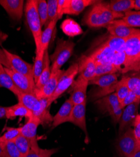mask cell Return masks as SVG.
<instances>
[{
	"label": "cell",
	"instance_id": "6da1fadb",
	"mask_svg": "<svg viewBox=\"0 0 140 157\" xmlns=\"http://www.w3.org/2000/svg\"><path fill=\"white\" fill-rule=\"evenodd\" d=\"M124 14L113 12L109 3L98 2L91 6L83 19V23L90 28L107 27L112 21L121 19Z\"/></svg>",
	"mask_w": 140,
	"mask_h": 157
},
{
	"label": "cell",
	"instance_id": "7a4b0ae2",
	"mask_svg": "<svg viewBox=\"0 0 140 157\" xmlns=\"http://www.w3.org/2000/svg\"><path fill=\"white\" fill-rule=\"evenodd\" d=\"M126 62L123 74L140 72V30L126 40Z\"/></svg>",
	"mask_w": 140,
	"mask_h": 157
},
{
	"label": "cell",
	"instance_id": "3957f363",
	"mask_svg": "<svg viewBox=\"0 0 140 157\" xmlns=\"http://www.w3.org/2000/svg\"><path fill=\"white\" fill-rule=\"evenodd\" d=\"M25 18L33 35L35 44V53L39 52L42 33V25L37 10L36 0H28L24 8Z\"/></svg>",
	"mask_w": 140,
	"mask_h": 157
},
{
	"label": "cell",
	"instance_id": "277c9868",
	"mask_svg": "<svg viewBox=\"0 0 140 157\" xmlns=\"http://www.w3.org/2000/svg\"><path fill=\"white\" fill-rule=\"evenodd\" d=\"M75 44L71 40H64L59 38L54 53L49 56L50 60L52 62L51 72H54L62 67L73 53Z\"/></svg>",
	"mask_w": 140,
	"mask_h": 157
},
{
	"label": "cell",
	"instance_id": "5b68a950",
	"mask_svg": "<svg viewBox=\"0 0 140 157\" xmlns=\"http://www.w3.org/2000/svg\"><path fill=\"white\" fill-rule=\"evenodd\" d=\"M95 103L102 113L109 114L114 123H119L123 109L115 93L96 101Z\"/></svg>",
	"mask_w": 140,
	"mask_h": 157
},
{
	"label": "cell",
	"instance_id": "8992f818",
	"mask_svg": "<svg viewBox=\"0 0 140 157\" xmlns=\"http://www.w3.org/2000/svg\"><path fill=\"white\" fill-rule=\"evenodd\" d=\"M116 149L121 157H133L138 150L131 128L119 135L116 142Z\"/></svg>",
	"mask_w": 140,
	"mask_h": 157
},
{
	"label": "cell",
	"instance_id": "52a82bcc",
	"mask_svg": "<svg viewBox=\"0 0 140 157\" xmlns=\"http://www.w3.org/2000/svg\"><path fill=\"white\" fill-rule=\"evenodd\" d=\"M78 74V63H74L65 71L61 77L59 78L58 86L55 90L54 93L52 97L48 99V105L50 106L54 101L59 98L65 91L71 86L76 76Z\"/></svg>",
	"mask_w": 140,
	"mask_h": 157
},
{
	"label": "cell",
	"instance_id": "ba28073f",
	"mask_svg": "<svg viewBox=\"0 0 140 157\" xmlns=\"http://www.w3.org/2000/svg\"><path fill=\"white\" fill-rule=\"evenodd\" d=\"M116 52L110 48L104 41L95 45L86 56L93 59L95 63H110L113 64Z\"/></svg>",
	"mask_w": 140,
	"mask_h": 157
},
{
	"label": "cell",
	"instance_id": "9c48e42d",
	"mask_svg": "<svg viewBox=\"0 0 140 157\" xmlns=\"http://www.w3.org/2000/svg\"><path fill=\"white\" fill-rule=\"evenodd\" d=\"M5 69L21 93L35 94V83L34 79L17 72L12 69H8L6 67H5Z\"/></svg>",
	"mask_w": 140,
	"mask_h": 157
},
{
	"label": "cell",
	"instance_id": "30bf717a",
	"mask_svg": "<svg viewBox=\"0 0 140 157\" xmlns=\"http://www.w3.org/2000/svg\"><path fill=\"white\" fill-rule=\"evenodd\" d=\"M3 50L10 63L11 69L34 79L33 65L32 64L24 61L20 57L11 53L6 49L3 48Z\"/></svg>",
	"mask_w": 140,
	"mask_h": 157
},
{
	"label": "cell",
	"instance_id": "8fae6325",
	"mask_svg": "<svg viewBox=\"0 0 140 157\" xmlns=\"http://www.w3.org/2000/svg\"><path fill=\"white\" fill-rule=\"evenodd\" d=\"M40 124H41L40 120L33 115L28 119L26 123L22 127H20L21 135L30 140L32 145L31 149L35 151H39L41 149L38 145L37 140V128Z\"/></svg>",
	"mask_w": 140,
	"mask_h": 157
},
{
	"label": "cell",
	"instance_id": "7c38bea8",
	"mask_svg": "<svg viewBox=\"0 0 140 157\" xmlns=\"http://www.w3.org/2000/svg\"><path fill=\"white\" fill-rule=\"evenodd\" d=\"M139 101L133 103L125 107L119 121V135H121L126 131L133 126V123L137 116Z\"/></svg>",
	"mask_w": 140,
	"mask_h": 157
},
{
	"label": "cell",
	"instance_id": "4fadbf2b",
	"mask_svg": "<svg viewBox=\"0 0 140 157\" xmlns=\"http://www.w3.org/2000/svg\"><path fill=\"white\" fill-rule=\"evenodd\" d=\"M65 70H59L56 72H52L49 79L46 84L40 89H35V94L39 99H49L54 93L58 84L59 78L64 73Z\"/></svg>",
	"mask_w": 140,
	"mask_h": 157
},
{
	"label": "cell",
	"instance_id": "5bb4252c",
	"mask_svg": "<svg viewBox=\"0 0 140 157\" xmlns=\"http://www.w3.org/2000/svg\"><path fill=\"white\" fill-rule=\"evenodd\" d=\"M86 100L81 104L74 105L69 123L78 126L84 132L86 136V142H88V132L86 123Z\"/></svg>",
	"mask_w": 140,
	"mask_h": 157
},
{
	"label": "cell",
	"instance_id": "9a60e30c",
	"mask_svg": "<svg viewBox=\"0 0 140 157\" xmlns=\"http://www.w3.org/2000/svg\"><path fill=\"white\" fill-rule=\"evenodd\" d=\"M88 81L79 75L73 82L72 91L70 99L74 105L81 104L86 99V90L88 86Z\"/></svg>",
	"mask_w": 140,
	"mask_h": 157
},
{
	"label": "cell",
	"instance_id": "2e32d148",
	"mask_svg": "<svg viewBox=\"0 0 140 157\" xmlns=\"http://www.w3.org/2000/svg\"><path fill=\"white\" fill-rule=\"evenodd\" d=\"M23 0H0V5L7 12L8 15L15 21L21 20L24 10Z\"/></svg>",
	"mask_w": 140,
	"mask_h": 157
},
{
	"label": "cell",
	"instance_id": "e0dca14e",
	"mask_svg": "<svg viewBox=\"0 0 140 157\" xmlns=\"http://www.w3.org/2000/svg\"><path fill=\"white\" fill-rule=\"evenodd\" d=\"M18 102L30 110L34 116H37L42 108V102L38 98L35 94L21 93L17 96Z\"/></svg>",
	"mask_w": 140,
	"mask_h": 157
},
{
	"label": "cell",
	"instance_id": "ac0fdd59",
	"mask_svg": "<svg viewBox=\"0 0 140 157\" xmlns=\"http://www.w3.org/2000/svg\"><path fill=\"white\" fill-rule=\"evenodd\" d=\"M78 73L88 82L95 77V63L90 56L84 55L82 56L78 62Z\"/></svg>",
	"mask_w": 140,
	"mask_h": 157
},
{
	"label": "cell",
	"instance_id": "d6986e66",
	"mask_svg": "<svg viewBox=\"0 0 140 157\" xmlns=\"http://www.w3.org/2000/svg\"><path fill=\"white\" fill-rule=\"evenodd\" d=\"M109 33L114 36L120 38L127 39L139 32V29L128 27L118 23L115 20L112 21L106 27Z\"/></svg>",
	"mask_w": 140,
	"mask_h": 157
},
{
	"label": "cell",
	"instance_id": "ffe728a7",
	"mask_svg": "<svg viewBox=\"0 0 140 157\" xmlns=\"http://www.w3.org/2000/svg\"><path fill=\"white\" fill-rule=\"evenodd\" d=\"M73 106L74 104L70 98L65 101L58 113L53 117L52 122L53 129L63 123H69Z\"/></svg>",
	"mask_w": 140,
	"mask_h": 157
},
{
	"label": "cell",
	"instance_id": "44dd1931",
	"mask_svg": "<svg viewBox=\"0 0 140 157\" xmlns=\"http://www.w3.org/2000/svg\"><path fill=\"white\" fill-rule=\"evenodd\" d=\"M97 2L94 0H66L64 14L78 15L86 7L92 6Z\"/></svg>",
	"mask_w": 140,
	"mask_h": 157
},
{
	"label": "cell",
	"instance_id": "7402d4cb",
	"mask_svg": "<svg viewBox=\"0 0 140 157\" xmlns=\"http://www.w3.org/2000/svg\"><path fill=\"white\" fill-rule=\"evenodd\" d=\"M119 75L116 73L97 76L89 81L88 84L97 85L99 87L105 88L116 86L118 82Z\"/></svg>",
	"mask_w": 140,
	"mask_h": 157
},
{
	"label": "cell",
	"instance_id": "603a6c76",
	"mask_svg": "<svg viewBox=\"0 0 140 157\" xmlns=\"http://www.w3.org/2000/svg\"><path fill=\"white\" fill-rule=\"evenodd\" d=\"M32 116V113L19 102L15 105L6 107V118L9 120H13L17 117H25L29 119Z\"/></svg>",
	"mask_w": 140,
	"mask_h": 157
},
{
	"label": "cell",
	"instance_id": "cb8c5ba5",
	"mask_svg": "<svg viewBox=\"0 0 140 157\" xmlns=\"http://www.w3.org/2000/svg\"><path fill=\"white\" fill-rule=\"evenodd\" d=\"M50 57L49 55L48 50H47L44 56L43 61V68L41 74L38 79L37 82L35 83V89H41L48 81L49 78L51 75V66L50 65Z\"/></svg>",
	"mask_w": 140,
	"mask_h": 157
},
{
	"label": "cell",
	"instance_id": "d4e9b609",
	"mask_svg": "<svg viewBox=\"0 0 140 157\" xmlns=\"http://www.w3.org/2000/svg\"><path fill=\"white\" fill-rule=\"evenodd\" d=\"M115 21L128 27H140V11L131 10L126 12L122 18Z\"/></svg>",
	"mask_w": 140,
	"mask_h": 157
},
{
	"label": "cell",
	"instance_id": "484cf974",
	"mask_svg": "<svg viewBox=\"0 0 140 157\" xmlns=\"http://www.w3.org/2000/svg\"><path fill=\"white\" fill-rule=\"evenodd\" d=\"M0 87L8 89L17 97L21 93L2 64H0Z\"/></svg>",
	"mask_w": 140,
	"mask_h": 157
},
{
	"label": "cell",
	"instance_id": "4316f807",
	"mask_svg": "<svg viewBox=\"0 0 140 157\" xmlns=\"http://www.w3.org/2000/svg\"><path fill=\"white\" fill-rule=\"evenodd\" d=\"M109 7L116 13L124 14L126 12L132 10L134 8V0H112Z\"/></svg>",
	"mask_w": 140,
	"mask_h": 157
},
{
	"label": "cell",
	"instance_id": "83f0119b",
	"mask_svg": "<svg viewBox=\"0 0 140 157\" xmlns=\"http://www.w3.org/2000/svg\"><path fill=\"white\" fill-rule=\"evenodd\" d=\"M61 29L66 35L73 37L83 33L80 25L71 18H67L61 25Z\"/></svg>",
	"mask_w": 140,
	"mask_h": 157
},
{
	"label": "cell",
	"instance_id": "f1b7e54d",
	"mask_svg": "<svg viewBox=\"0 0 140 157\" xmlns=\"http://www.w3.org/2000/svg\"><path fill=\"white\" fill-rule=\"evenodd\" d=\"M58 21V20H54L51 22H50L46 27L45 30L42 32L41 38V46L39 51L45 52L48 50L50 40H51Z\"/></svg>",
	"mask_w": 140,
	"mask_h": 157
},
{
	"label": "cell",
	"instance_id": "f546056e",
	"mask_svg": "<svg viewBox=\"0 0 140 157\" xmlns=\"http://www.w3.org/2000/svg\"><path fill=\"white\" fill-rule=\"evenodd\" d=\"M104 42L116 53L124 52L126 45V40L124 39L114 36L109 34L104 40Z\"/></svg>",
	"mask_w": 140,
	"mask_h": 157
},
{
	"label": "cell",
	"instance_id": "4dcf8cb0",
	"mask_svg": "<svg viewBox=\"0 0 140 157\" xmlns=\"http://www.w3.org/2000/svg\"><path fill=\"white\" fill-rule=\"evenodd\" d=\"M45 52L39 51L35 53L34 64L33 65V75L35 83H36L38 79H39L42 71L44 56Z\"/></svg>",
	"mask_w": 140,
	"mask_h": 157
},
{
	"label": "cell",
	"instance_id": "1f68e13d",
	"mask_svg": "<svg viewBox=\"0 0 140 157\" xmlns=\"http://www.w3.org/2000/svg\"><path fill=\"white\" fill-rule=\"evenodd\" d=\"M127 77H122L121 79L118 81L116 86L115 93L120 103L123 101V99L130 92L128 83H127Z\"/></svg>",
	"mask_w": 140,
	"mask_h": 157
},
{
	"label": "cell",
	"instance_id": "d6a6232c",
	"mask_svg": "<svg viewBox=\"0 0 140 157\" xmlns=\"http://www.w3.org/2000/svg\"><path fill=\"white\" fill-rule=\"evenodd\" d=\"M14 143L23 157L26 155L31 150L32 145L30 140L22 135L18 136L14 140Z\"/></svg>",
	"mask_w": 140,
	"mask_h": 157
},
{
	"label": "cell",
	"instance_id": "836d02e7",
	"mask_svg": "<svg viewBox=\"0 0 140 157\" xmlns=\"http://www.w3.org/2000/svg\"><path fill=\"white\" fill-rule=\"evenodd\" d=\"M118 71L110 63H95V77L97 76L107 74L118 73Z\"/></svg>",
	"mask_w": 140,
	"mask_h": 157
},
{
	"label": "cell",
	"instance_id": "e575fe53",
	"mask_svg": "<svg viewBox=\"0 0 140 157\" xmlns=\"http://www.w3.org/2000/svg\"><path fill=\"white\" fill-rule=\"evenodd\" d=\"M20 135V128H7L6 132L0 136V142L5 143L9 141H14Z\"/></svg>",
	"mask_w": 140,
	"mask_h": 157
},
{
	"label": "cell",
	"instance_id": "d590c367",
	"mask_svg": "<svg viewBox=\"0 0 140 157\" xmlns=\"http://www.w3.org/2000/svg\"><path fill=\"white\" fill-rule=\"evenodd\" d=\"M37 10L39 16L42 27L47 25V3L46 0H36Z\"/></svg>",
	"mask_w": 140,
	"mask_h": 157
},
{
	"label": "cell",
	"instance_id": "8d00e7d4",
	"mask_svg": "<svg viewBox=\"0 0 140 157\" xmlns=\"http://www.w3.org/2000/svg\"><path fill=\"white\" fill-rule=\"evenodd\" d=\"M4 157H23L14 141H9L5 143Z\"/></svg>",
	"mask_w": 140,
	"mask_h": 157
},
{
	"label": "cell",
	"instance_id": "74e56055",
	"mask_svg": "<svg viewBox=\"0 0 140 157\" xmlns=\"http://www.w3.org/2000/svg\"><path fill=\"white\" fill-rule=\"evenodd\" d=\"M47 3V25L52 21L57 20L58 0H48Z\"/></svg>",
	"mask_w": 140,
	"mask_h": 157
},
{
	"label": "cell",
	"instance_id": "f35d334b",
	"mask_svg": "<svg viewBox=\"0 0 140 157\" xmlns=\"http://www.w3.org/2000/svg\"><path fill=\"white\" fill-rule=\"evenodd\" d=\"M127 83L130 90L132 91L140 99V75L128 77Z\"/></svg>",
	"mask_w": 140,
	"mask_h": 157
},
{
	"label": "cell",
	"instance_id": "ab89813d",
	"mask_svg": "<svg viewBox=\"0 0 140 157\" xmlns=\"http://www.w3.org/2000/svg\"><path fill=\"white\" fill-rule=\"evenodd\" d=\"M58 151V149H40L39 151L30 150V151L23 157H51Z\"/></svg>",
	"mask_w": 140,
	"mask_h": 157
},
{
	"label": "cell",
	"instance_id": "60d3db41",
	"mask_svg": "<svg viewBox=\"0 0 140 157\" xmlns=\"http://www.w3.org/2000/svg\"><path fill=\"white\" fill-rule=\"evenodd\" d=\"M139 100L140 99L134 93L130 90L128 95L126 96L123 101L120 103L121 107L122 109H124L125 107L130 105V104H132L136 102H139Z\"/></svg>",
	"mask_w": 140,
	"mask_h": 157
},
{
	"label": "cell",
	"instance_id": "b9f144b4",
	"mask_svg": "<svg viewBox=\"0 0 140 157\" xmlns=\"http://www.w3.org/2000/svg\"><path fill=\"white\" fill-rule=\"evenodd\" d=\"M133 133L137 143L138 149L140 148V115L138 114L133 124Z\"/></svg>",
	"mask_w": 140,
	"mask_h": 157
},
{
	"label": "cell",
	"instance_id": "7bdbcfd3",
	"mask_svg": "<svg viewBox=\"0 0 140 157\" xmlns=\"http://www.w3.org/2000/svg\"><path fill=\"white\" fill-rule=\"evenodd\" d=\"M65 1L66 0H58V11H57V20L61 19L63 15L65 8Z\"/></svg>",
	"mask_w": 140,
	"mask_h": 157
},
{
	"label": "cell",
	"instance_id": "ee69618b",
	"mask_svg": "<svg viewBox=\"0 0 140 157\" xmlns=\"http://www.w3.org/2000/svg\"><path fill=\"white\" fill-rule=\"evenodd\" d=\"M0 64H2V65L6 68L8 69H11V66L10 65V63L8 60V59L6 56V54H5V52L2 49H0Z\"/></svg>",
	"mask_w": 140,
	"mask_h": 157
},
{
	"label": "cell",
	"instance_id": "f6af8a7d",
	"mask_svg": "<svg viewBox=\"0 0 140 157\" xmlns=\"http://www.w3.org/2000/svg\"><path fill=\"white\" fill-rule=\"evenodd\" d=\"M6 118V107L0 106V120Z\"/></svg>",
	"mask_w": 140,
	"mask_h": 157
},
{
	"label": "cell",
	"instance_id": "bcb514c9",
	"mask_svg": "<svg viewBox=\"0 0 140 157\" xmlns=\"http://www.w3.org/2000/svg\"><path fill=\"white\" fill-rule=\"evenodd\" d=\"M5 143L0 142V157H4L3 151H4Z\"/></svg>",
	"mask_w": 140,
	"mask_h": 157
},
{
	"label": "cell",
	"instance_id": "7dc6e473",
	"mask_svg": "<svg viewBox=\"0 0 140 157\" xmlns=\"http://www.w3.org/2000/svg\"><path fill=\"white\" fill-rule=\"evenodd\" d=\"M136 10H140V0H134V8Z\"/></svg>",
	"mask_w": 140,
	"mask_h": 157
},
{
	"label": "cell",
	"instance_id": "c3c4849f",
	"mask_svg": "<svg viewBox=\"0 0 140 157\" xmlns=\"http://www.w3.org/2000/svg\"><path fill=\"white\" fill-rule=\"evenodd\" d=\"M133 157H140V148L138 149L136 151V153H134V156Z\"/></svg>",
	"mask_w": 140,
	"mask_h": 157
},
{
	"label": "cell",
	"instance_id": "681fc988",
	"mask_svg": "<svg viewBox=\"0 0 140 157\" xmlns=\"http://www.w3.org/2000/svg\"><path fill=\"white\" fill-rule=\"evenodd\" d=\"M139 115H140V100H139Z\"/></svg>",
	"mask_w": 140,
	"mask_h": 157
}]
</instances>
